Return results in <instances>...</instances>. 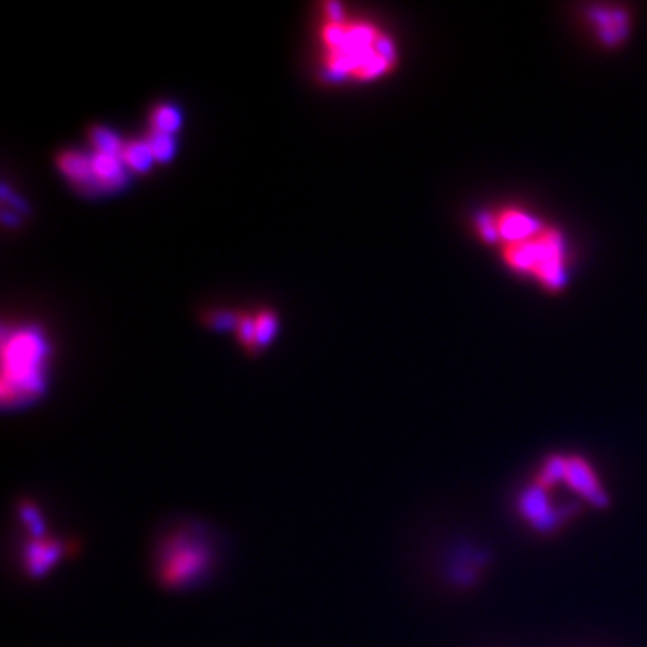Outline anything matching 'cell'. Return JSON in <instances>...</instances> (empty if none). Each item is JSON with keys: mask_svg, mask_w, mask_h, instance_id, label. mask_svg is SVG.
Segmentation results:
<instances>
[{"mask_svg": "<svg viewBox=\"0 0 647 647\" xmlns=\"http://www.w3.org/2000/svg\"><path fill=\"white\" fill-rule=\"evenodd\" d=\"M324 15H326L327 22H344L346 10L341 2H327L324 4Z\"/></svg>", "mask_w": 647, "mask_h": 647, "instance_id": "obj_16", "label": "cell"}, {"mask_svg": "<svg viewBox=\"0 0 647 647\" xmlns=\"http://www.w3.org/2000/svg\"><path fill=\"white\" fill-rule=\"evenodd\" d=\"M58 168L65 177L69 178L70 182L78 183V186L89 183L90 178H94L92 177V160L76 149H67L58 155Z\"/></svg>", "mask_w": 647, "mask_h": 647, "instance_id": "obj_9", "label": "cell"}, {"mask_svg": "<svg viewBox=\"0 0 647 647\" xmlns=\"http://www.w3.org/2000/svg\"><path fill=\"white\" fill-rule=\"evenodd\" d=\"M148 143L152 154H154L155 163H168L175 155V138L174 135L160 134L149 130L148 137L144 138Z\"/></svg>", "mask_w": 647, "mask_h": 647, "instance_id": "obj_13", "label": "cell"}, {"mask_svg": "<svg viewBox=\"0 0 647 647\" xmlns=\"http://www.w3.org/2000/svg\"><path fill=\"white\" fill-rule=\"evenodd\" d=\"M593 27L603 44L617 45L629 35V16L618 8L601 5L592 10Z\"/></svg>", "mask_w": 647, "mask_h": 647, "instance_id": "obj_7", "label": "cell"}, {"mask_svg": "<svg viewBox=\"0 0 647 647\" xmlns=\"http://www.w3.org/2000/svg\"><path fill=\"white\" fill-rule=\"evenodd\" d=\"M121 160L135 174H146L155 163L154 154L146 141H130L124 143Z\"/></svg>", "mask_w": 647, "mask_h": 647, "instance_id": "obj_10", "label": "cell"}, {"mask_svg": "<svg viewBox=\"0 0 647 647\" xmlns=\"http://www.w3.org/2000/svg\"><path fill=\"white\" fill-rule=\"evenodd\" d=\"M497 248L511 272L527 277L547 292H559L567 285L569 250L564 233L542 217Z\"/></svg>", "mask_w": 647, "mask_h": 647, "instance_id": "obj_1", "label": "cell"}, {"mask_svg": "<svg viewBox=\"0 0 647 647\" xmlns=\"http://www.w3.org/2000/svg\"><path fill=\"white\" fill-rule=\"evenodd\" d=\"M236 335L248 352L256 349V315H237Z\"/></svg>", "mask_w": 647, "mask_h": 647, "instance_id": "obj_15", "label": "cell"}, {"mask_svg": "<svg viewBox=\"0 0 647 647\" xmlns=\"http://www.w3.org/2000/svg\"><path fill=\"white\" fill-rule=\"evenodd\" d=\"M2 400L5 405H24L44 389L45 344L35 332L13 333L4 342Z\"/></svg>", "mask_w": 647, "mask_h": 647, "instance_id": "obj_4", "label": "cell"}, {"mask_svg": "<svg viewBox=\"0 0 647 647\" xmlns=\"http://www.w3.org/2000/svg\"><path fill=\"white\" fill-rule=\"evenodd\" d=\"M92 177L104 188H121L126 182L123 160L119 155H92Z\"/></svg>", "mask_w": 647, "mask_h": 647, "instance_id": "obj_8", "label": "cell"}, {"mask_svg": "<svg viewBox=\"0 0 647 647\" xmlns=\"http://www.w3.org/2000/svg\"><path fill=\"white\" fill-rule=\"evenodd\" d=\"M89 141L94 146L96 154L119 155L123 152L124 143L112 130L104 126H92L89 132Z\"/></svg>", "mask_w": 647, "mask_h": 647, "instance_id": "obj_12", "label": "cell"}, {"mask_svg": "<svg viewBox=\"0 0 647 647\" xmlns=\"http://www.w3.org/2000/svg\"><path fill=\"white\" fill-rule=\"evenodd\" d=\"M213 549L202 531L180 527L166 534L157 550V576L166 589H188L209 572Z\"/></svg>", "mask_w": 647, "mask_h": 647, "instance_id": "obj_3", "label": "cell"}, {"mask_svg": "<svg viewBox=\"0 0 647 647\" xmlns=\"http://www.w3.org/2000/svg\"><path fill=\"white\" fill-rule=\"evenodd\" d=\"M564 480L573 491H578L581 497L589 500L590 504L599 505V507L609 504L598 475L581 457H565Z\"/></svg>", "mask_w": 647, "mask_h": 647, "instance_id": "obj_5", "label": "cell"}, {"mask_svg": "<svg viewBox=\"0 0 647 647\" xmlns=\"http://www.w3.org/2000/svg\"><path fill=\"white\" fill-rule=\"evenodd\" d=\"M277 333V315L272 310H263L256 315V349L267 347Z\"/></svg>", "mask_w": 647, "mask_h": 647, "instance_id": "obj_14", "label": "cell"}, {"mask_svg": "<svg viewBox=\"0 0 647 647\" xmlns=\"http://www.w3.org/2000/svg\"><path fill=\"white\" fill-rule=\"evenodd\" d=\"M149 124H152V130H154V132L174 135L177 134L180 124H182V114L178 112L177 107H174V104H157V107L152 110Z\"/></svg>", "mask_w": 647, "mask_h": 647, "instance_id": "obj_11", "label": "cell"}, {"mask_svg": "<svg viewBox=\"0 0 647 647\" xmlns=\"http://www.w3.org/2000/svg\"><path fill=\"white\" fill-rule=\"evenodd\" d=\"M65 545L59 539L49 538L47 534L31 536L25 545L24 565L30 576H44L49 572L59 559L64 558Z\"/></svg>", "mask_w": 647, "mask_h": 647, "instance_id": "obj_6", "label": "cell"}, {"mask_svg": "<svg viewBox=\"0 0 647 647\" xmlns=\"http://www.w3.org/2000/svg\"><path fill=\"white\" fill-rule=\"evenodd\" d=\"M398 64L394 40L369 22H347L346 36L327 51L326 72L333 81L355 78L372 81L389 75Z\"/></svg>", "mask_w": 647, "mask_h": 647, "instance_id": "obj_2", "label": "cell"}]
</instances>
